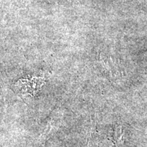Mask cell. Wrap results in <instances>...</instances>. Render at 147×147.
<instances>
[{
	"instance_id": "cell-1",
	"label": "cell",
	"mask_w": 147,
	"mask_h": 147,
	"mask_svg": "<svg viewBox=\"0 0 147 147\" xmlns=\"http://www.w3.org/2000/svg\"><path fill=\"white\" fill-rule=\"evenodd\" d=\"M125 131L121 124L117 123L114 127L113 141L116 147H122L125 142Z\"/></svg>"
}]
</instances>
